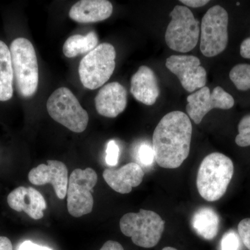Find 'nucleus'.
<instances>
[{
    "instance_id": "f257e3e1",
    "label": "nucleus",
    "mask_w": 250,
    "mask_h": 250,
    "mask_svg": "<svg viewBox=\"0 0 250 250\" xmlns=\"http://www.w3.org/2000/svg\"><path fill=\"white\" fill-rule=\"evenodd\" d=\"M192 126L184 112L167 113L154 129L152 148L158 165L167 169L180 167L190 152Z\"/></svg>"
},
{
    "instance_id": "f8f14e48",
    "label": "nucleus",
    "mask_w": 250,
    "mask_h": 250,
    "mask_svg": "<svg viewBox=\"0 0 250 250\" xmlns=\"http://www.w3.org/2000/svg\"><path fill=\"white\" fill-rule=\"evenodd\" d=\"M29 182L34 185L42 186L51 184L56 195L63 200L67 195L68 187V170L62 161L48 160L47 164H41L31 169L28 174Z\"/></svg>"
},
{
    "instance_id": "39448f33",
    "label": "nucleus",
    "mask_w": 250,
    "mask_h": 250,
    "mask_svg": "<svg viewBox=\"0 0 250 250\" xmlns=\"http://www.w3.org/2000/svg\"><path fill=\"white\" fill-rule=\"evenodd\" d=\"M116 49L104 42L87 54L81 61L79 75L85 88L95 90L103 86L116 68Z\"/></svg>"
},
{
    "instance_id": "aec40b11",
    "label": "nucleus",
    "mask_w": 250,
    "mask_h": 250,
    "mask_svg": "<svg viewBox=\"0 0 250 250\" xmlns=\"http://www.w3.org/2000/svg\"><path fill=\"white\" fill-rule=\"evenodd\" d=\"M98 36L94 31L84 36L77 34L67 39L62 47V52L67 58H74L89 53L98 47Z\"/></svg>"
},
{
    "instance_id": "5701e85b",
    "label": "nucleus",
    "mask_w": 250,
    "mask_h": 250,
    "mask_svg": "<svg viewBox=\"0 0 250 250\" xmlns=\"http://www.w3.org/2000/svg\"><path fill=\"white\" fill-rule=\"evenodd\" d=\"M138 158H139L141 164H142L143 166L152 165L155 159L154 149L152 147L147 144L141 145L139 151H138Z\"/></svg>"
},
{
    "instance_id": "ddd939ff",
    "label": "nucleus",
    "mask_w": 250,
    "mask_h": 250,
    "mask_svg": "<svg viewBox=\"0 0 250 250\" xmlns=\"http://www.w3.org/2000/svg\"><path fill=\"white\" fill-rule=\"evenodd\" d=\"M8 205L16 211H24L30 218L38 220L43 218L47 204L39 190L32 187H20L7 197Z\"/></svg>"
},
{
    "instance_id": "423d86ee",
    "label": "nucleus",
    "mask_w": 250,
    "mask_h": 250,
    "mask_svg": "<svg viewBox=\"0 0 250 250\" xmlns=\"http://www.w3.org/2000/svg\"><path fill=\"white\" fill-rule=\"evenodd\" d=\"M47 109L52 119L73 132H83L88 126V113L66 87L52 93L47 102Z\"/></svg>"
},
{
    "instance_id": "c85d7f7f",
    "label": "nucleus",
    "mask_w": 250,
    "mask_h": 250,
    "mask_svg": "<svg viewBox=\"0 0 250 250\" xmlns=\"http://www.w3.org/2000/svg\"><path fill=\"white\" fill-rule=\"evenodd\" d=\"M180 2L188 7L200 8L209 2L208 0H181Z\"/></svg>"
},
{
    "instance_id": "f03ea898",
    "label": "nucleus",
    "mask_w": 250,
    "mask_h": 250,
    "mask_svg": "<svg viewBox=\"0 0 250 250\" xmlns=\"http://www.w3.org/2000/svg\"><path fill=\"white\" fill-rule=\"evenodd\" d=\"M231 159L222 153L206 156L199 167L197 187L202 198L215 202L224 196L233 175Z\"/></svg>"
},
{
    "instance_id": "7ed1b4c3",
    "label": "nucleus",
    "mask_w": 250,
    "mask_h": 250,
    "mask_svg": "<svg viewBox=\"0 0 250 250\" xmlns=\"http://www.w3.org/2000/svg\"><path fill=\"white\" fill-rule=\"evenodd\" d=\"M16 88L24 98L32 97L39 85V65L35 49L24 38H18L10 46Z\"/></svg>"
},
{
    "instance_id": "c756f323",
    "label": "nucleus",
    "mask_w": 250,
    "mask_h": 250,
    "mask_svg": "<svg viewBox=\"0 0 250 250\" xmlns=\"http://www.w3.org/2000/svg\"><path fill=\"white\" fill-rule=\"evenodd\" d=\"M100 250H125L123 247L118 242L106 241Z\"/></svg>"
},
{
    "instance_id": "cd10ccee",
    "label": "nucleus",
    "mask_w": 250,
    "mask_h": 250,
    "mask_svg": "<svg viewBox=\"0 0 250 250\" xmlns=\"http://www.w3.org/2000/svg\"><path fill=\"white\" fill-rule=\"evenodd\" d=\"M240 54L245 59H250V37L247 38L242 42L240 47Z\"/></svg>"
},
{
    "instance_id": "6e6552de",
    "label": "nucleus",
    "mask_w": 250,
    "mask_h": 250,
    "mask_svg": "<svg viewBox=\"0 0 250 250\" xmlns=\"http://www.w3.org/2000/svg\"><path fill=\"white\" fill-rule=\"evenodd\" d=\"M229 15L222 6L215 5L207 11L202 20L200 50L207 57L224 52L228 45Z\"/></svg>"
},
{
    "instance_id": "20e7f679",
    "label": "nucleus",
    "mask_w": 250,
    "mask_h": 250,
    "mask_svg": "<svg viewBox=\"0 0 250 250\" xmlns=\"http://www.w3.org/2000/svg\"><path fill=\"white\" fill-rule=\"evenodd\" d=\"M120 228L122 233L130 237L136 246L152 248L160 241L165 222L155 212L141 209L139 213L123 215L120 221Z\"/></svg>"
},
{
    "instance_id": "a878e982",
    "label": "nucleus",
    "mask_w": 250,
    "mask_h": 250,
    "mask_svg": "<svg viewBox=\"0 0 250 250\" xmlns=\"http://www.w3.org/2000/svg\"><path fill=\"white\" fill-rule=\"evenodd\" d=\"M238 230L243 244L250 250V218L242 220L238 224Z\"/></svg>"
},
{
    "instance_id": "2eb2a0df",
    "label": "nucleus",
    "mask_w": 250,
    "mask_h": 250,
    "mask_svg": "<svg viewBox=\"0 0 250 250\" xmlns=\"http://www.w3.org/2000/svg\"><path fill=\"white\" fill-rule=\"evenodd\" d=\"M145 173L141 166L129 163L118 169H105L103 177L113 190L121 194H127L133 188L142 183Z\"/></svg>"
},
{
    "instance_id": "9b49d317",
    "label": "nucleus",
    "mask_w": 250,
    "mask_h": 250,
    "mask_svg": "<svg viewBox=\"0 0 250 250\" xmlns=\"http://www.w3.org/2000/svg\"><path fill=\"white\" fill-rule=\"evenodd\" d=\"M166 66L180 81L188 92L203 88L207 83V71L200 59L192 55H172L166 59Z\"/></svg>"
},
{
    "instance_id": "f3484780",
    "label": "nucleus",
    "mask_w": 250,
    "mask_h": 250,
    "mask_svg": "<svg viewBox=\"0 0 250 250\" xmlns=\"http://www.w3.org/2000/svg\"><path fill=\"white\" fill-rule=\"evenodd\" d=\"M112 13L113 5L107 0H81L72 6L69 16L75 22L93 23L108 19Z\"/></svg>"
},
{
    "instance_id": "2f4dec72",
    "label": "nucleus",
    "mask_w": 250,
    "mask_h": 250,
    "mask_svg": "<svg viewBox=\"0 0 250 250\" xmlns=\"http://www.w3.org/2000/svg\"><path fill=\"white\" fill-rule=\"evenodd\" d=\"M162 250H177V249H175V248H171V247H166V248H164V249Z\"/></svg>"
},
{
    "instance_id": "bb28decb",
    "label": "nucleus",
    "mask_w": 250,
    "mask_h": 250,
    "mask_svg": "<svg viewBox=\"0 0 250 250\" xmlns=\"http://www.w3.org/2000/svg\"><path fill=\"white\" fill-rule=\"evenodd\" d=\"M18 250H52L45 246H39L30 241H26L21 243Z\"/></svg>"
},
{
    "instance_id": "1a4fd4ad",
    "label": "nucleus",
    "mask_w": 250,
    "mask_h": 250,
    "mask_svg": "<svg viewBox=\"0 0 250 250\" xmlns=\"http://www.w3.org/2000/svg\"><path fill=\"white\" fill-rule=\"evenodd\" d=\"M98 182V174L93 168L75 169L69 177L67 190V208L75 218L89 214L93 210L92 192Z\"/></svg>"
},
{
    "instance_id": "0eeeda50",
    "label": "nucleus",
    "mask_w": 250,
    "mask_h": 250,
    "mask_svg": "<svg viewBox=\"0 0 250 250\" xmlns=\"http://www.w3.org/2000/svg\"><path fill=\"white\" fill-rule=\"evenodd\" d=\"M166 29V44L172 50L187 53L192 50L200 39V22L187 6H176L170 14Z\"/></svg>"
},
{
    "instance_id": "4be33fe9",
    "label": "nucleus",
    "mask_w": 250,
    "mask_h": 250,
    "mask_svg": "<svg viewBox=\"0 0 250 250\" xmlns=\"http://www.w3.org/2000/svg\"><path fill=\"white\" fill-rule=\"evenodd\" d=\"M238 134L235 142L239 147H246L250 146V114L243 117L238 126Z\"/></svg>"
},
{
    "instance_id": "412c9836",
    "label": "nucleus",
    "mask_w": 250,
    "mask_h": 250,
    "mask_svg": "<svg viewBox=\"0 0 250 250\" xmlns=\"http://www.w3.org/2000/svg\"><path fill=\"white\" fill-rule=\"evenodd\" d=\"M229 78L237 89L246 91L250 89V64H237L229 72Z\"/></svg>"
},
{
    "instance_id": "393cba45",
    "label": "nucleus",
    "mask_w": 250,
    "mask_h": 250,
    "mask_svg": "<svg viewBox=\"0 0 250 250\" xmlns=\"http://www.w3.org/2000/svg\"><path fill=\"white\" fill-rule=\"evenodd\" d=\"M120 149L114 141L108 143L106 149V163L108 166H115L118 164Z\"/></svg>"
},
{
    "instance_id": "4468645a",
    "label": "nucleus",
    "mask_w": 250,
    "mask_h": 250,
    "mask_svg": "<svg viewBox=\"0 0 250 250\" xmlns=\"http://www.w3.org/2000/svg\"><path fill=\"white\" fill-rule=\"evenodd\" d=\"M95 107L99 114L114 118L126 108L127 93L118 82H111L102 87L95 98Z\"/></svg>"
},
{
    "instance_id": "dca6fc26",
    "label": "nucleus",
    "mask_w": 250,
    "mask_h": 250,
    "mask_svg": "<svg viewBox=\"0 0 250 250\" xmlns=\"http://www.w3.org/2000/svg\"><path fill=\"white\" fill-rule=\"evenodd\" d=\"M131 93L140 103L151 106L154 104L160 94L155 74L146 65L139 67L131 80Z\"/></svg>"
},
{
    "instance_id": "a211bd4d",
    "label": "nucleus",
    "mask_w": 250,
    "mask_h": 250,
    "mask_svg": "<svg viewBox=\"0 0 250 250\" xmlns=\"http://www.w3.org/2000/svg\"><path fill=\"white\" fill-rule=\"evenodd\" d=\"M220 220L216 212L208 207L200 208L194 213L192 226L195 232L205 240H213L217 236Z\"/></svg>"
},
{
    "instance_id": "6ab92c4d",
    "label": "nucleus",
    "mask_w": 250,
    "mask_h": 250,
    "mask_svg": "<svg viewBox=\"0 0 250 250\" xmlns=\"http://www.w3.org/2000/svg\"><path fill=\"white\" fill-rule=\"evenodd\" d=\"M14 79L10 49L0 41V101L6 102L12 98Z\"/></svg>"
},
{
    "instance_id": "9d476101",
    "label": "nucleus",
    "mask_w": 250,
    "mask_h": 250,
    "mask_svg": "<svg viewBox=\"0 0 250 250\" xmlns=\"http://www.w3.org/2000/svg\"><path fill=\"white\" fill-rule=\"evenodd\" d=\"M187 102V113L196 125L200 124L212 109H230L235 104L233 97L220 86L215 87L212 92L208 87H203L188 95Z\"/></svg>"
},
{
    "instance_id": "7c9ffc66",
    "label": "nucleus",
    "mask_w": 250,
    "mask_h": 250,
    "mask_svg": "<svg viewBox=\"0 0 250 250\" xmlns=\"http://www.w3.org/2000/svg\"><path fill=\"white\" fill-rule=\"evenodd\" d=\"M0 250H14L12 243L7 237L0 236Z\"/></svg>"
},
{
    "instance_id": "b1692460",
    "label": "nucleus",
    "mask_w": 250,
    "mask_h": 250,
    "mask_svg": "<svg viewBox=\"0 0 250 250\" xmlns=\"http://www.w3.org/2000/svg\"><path fill=\"white\" fill-rule=\"evenodd\" d=\"M240 241L236 233L229 231L224 235L221 241V250H238Z\"/></svg>"
}]
</instances>
